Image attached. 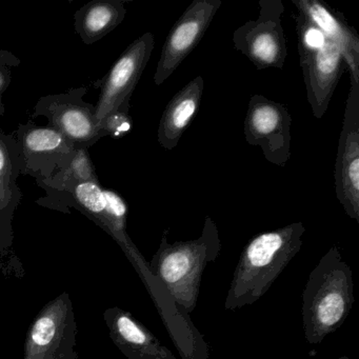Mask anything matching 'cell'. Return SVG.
Wrapping results in <instances>:
<instances>
[{"label": "cell", "instance_id": "cell-1", "mask_svg": "<svg viewBox=\"0 0 359 359\" xmlns=\"http://www.w3.org/2000/svg\"><path fill=\"white\" fill-rule=\"evenodd\" d=\"M304 232L298 222L250 239L233 274L224 309L238 310L259 300L302 249Z\"/></svg>", "mask_w": 359, "mask_h": 359}, {"label": "cell", "instance_id": "cell-2", "mask_svg": "<svg viewBox=\"0 0 359 359\" xmlns=\"http://www.w3.org/2000/svg\"><path fill=\"white\" fill-rule=\"evenodd\" d=\"M168 235L169 229H165L148 270L165 287L178 308L191 313L198 302L203 272L209 264L216 262L222 250L219 231L215 222L205 216L198 238L170 243Z\"/></svg>", "mask_w": 359, "mask_h": 359}, {"label": "cell", "instance_id": "cell-3", "mask_svg": "<svg viewBox=\"0 0 359 359\" xmlns=\"http://www.w3.org/2000/svg\"><path fill=\"white\" fill-rule=\"evenodd\" d=\"M354 281L348 262L337 245L319 260L302 292V325L310 344H318L337 331L352 311Z\"/></svg>", "mask_w": 359, "mask_h": 359}, {"label": "cell", "instance_id": "cell-4", "mask_svg": "<svg viewBox=\"0 0 359 359\" xmlns=\"http://www.w3.org/2000/svg\"><path fill=\"white\" fill-rule=\"evenodd\" d=\"M45 192L46 196L37 199V205L65 214H70L71 208L76 209L108 233L140 274H146L148 268L142 266L144 258L127 232V203L116 191L104 188L98 180L75 182L62 191Z\"/></svg>", "mask_w": 359, "mask_h": 359}, {"label": "cell", "instance_id": "cell-5", "mask_svg": "<svg viewBox=\"0 0 359 359\" xmlns=\"http://www.w3.org/2000/svg\"><path fill=\"white\" fill-rule=\"evenodd\" d=\"M76 318L68 292L48 302L27 333L24 359H77Z\"/></svg>", "mask_w": 359, "mask_h": 359}, {"label": "cell", "instance_id": "cell-6", "mask_svg": "<svg viewBox=\"0 0 359 359\" xmlns=\"http://www.w3.org/2000/svg\"><path fill=\"white\" fill-rule=\"evenodd\" d=\"M259 14L233 33V46L256 70H283L287 60V39L283 27L285 6L281 0H259Z\"/></svg>", "mask_w": 359, "mask_h": 359}, {"label": "cell", "instance_id": "cell-7", "mask_svg": "<svg viewBox=\"0 0 359 359\" xmlns=\"http://www.w3.org/2000/svg\"><path fill=\"white\" fill-rule=\"evenodd\" d=\"M86 87L39 98L33 117L43 116L76 149H90L104 137L95 118V106L83 100Z\"/></svg>", "mask_w": 359, "mask_h": 359}, {"label": "cell", "instance_id": "cell-8", "mask_svg": "<svg viewBox=\"0 0 359 359\" xmlns=\"http://www.w3.org/2000/svg\"><path fill=\"white\" fill-rule=\"evenodd\" d=\"M292 117L285 104L256 94L245 119V140L260 147L269 163L285 168L291 158Z\"/></svg>", "mask_w": 359, "mask_h": 359}, {"label": "cell", "instance_id": "cell-9", "mask_svg": "<svg viewBox=\"0 0 359 359\" xmlns=\"http://www.w3.org/2000/svg\"><path fill=\"white\" fill-rule=\"evenodd\" d=\"M334 182L344 211L359 224V83L352 81L338 140Z\"/></svg>", "mask_w": 359, "mask_h": 359}, {"label": "cell", "instance_id": "cell-10", "mask_svg": "<svg viewBox=\"0 0 359 359\" xmlns=\"http://www.w3.org/2000/svg\"><path fill=\"white\" fill-rule=\"evenodd\" d=\"M222 5V0H194L187 8L172 27L163 43L155 71V85H163L192 53Z\"/></svg>", "mask_w": 359, "mask_h": 359}, {"label": "cell", "instance_id": "cell-11", "mask_svg": "<svg viewBox=\"0 0 359 359\" xmlns=\"http://www.w3.org/2000/svg\"><path fill=\"white\" fill-rule=\"evenodd\" d=\"M154 45V35L144 33L123 51L102 79L100 98L95 104V118L100 127L107 115L130 104Z\"/></svg>", "mask_w": 359, "mask_h": 359}, {"label": "cell", "instance_id": "cell-12", "mask_svg": "<svg viewBox=\"0 0 359 359\" xmlns=\"http://www.w3.org/2000/svg\"><path fill=\"white\" fill-rule=\"evenodd\" d=\"M20 151L22 175L45 180L58 170L64 169L75 154L76 148L53 127H39L32 121L20 123L16 130Z\"/></svg>", "mask_w": 359, "mask_h": 359}, {"label": "cell", "instance_id": "cell-13", "mask_svg": "<svg viewBox=\"0 0 359 359\" xmlns=\"http://www.w3.org/2000/svg\"><path fill=\"white\" fill-rule=\"evenodd\" d=\"M306 98L315 118H323L329 108L346 64L339 48L327 39L318 51L300 56Z\"/></svg>", "mask_w": 359, "mask_h": 359}, {"label": "cell", "instance_id": "cell-14", "mask_svg": "<svg viewBox=\"0 0 359 359\" xmlns=\"http://www.w3.org/2000/svg\"><path fill=\"white\" fill-rule=\"evenodd\" d=\"M102 316L111 339L128 359H176L173 352L128 311L113 306Z\"/></svg>", "mask_w": 359, "mask_h": 359}, {"label": "cell", "instance_id": "cell-15", "mask_svg": "<svg viewBox=\"0 0 359 359\" xmlns=\"http://www.w3.org/2000/svg\"><path fill=\"white\" fill-rule=\"evenodd\" d=\"M297 11L306 15L330 41H333L350 71L351 81L359 83V36L340 12L320 0H292Z\"/></svg>", "mask_w": 359, "mask_h": 359}, {"label": "cell", "instance_id": "cell-16", "mask_svg": "<svg viewBox=\"0 0 359 359\" xmlns=\"http://www.w3.org/2000/svg\"><path fill=\"white\" fill-rule=\"evenodd\" d=\"M205 81L196 76L173 96L165 107L158 129L157 142L165 150L171 151L180 144L189 126L199 111L203 98Z\"/></svg>", "mask_w": 359, "mask_h": 359}, {"label": "cell", "instance_id": "cell-17", "mask_svg": "<svg viewBox=\"0 0 359 359\" xmlns=\"http://www.w3.org/2000/svg\"><path fill=\"white\" fill-rule=\"evenodd\" d=\"M126 15L125 0H92L75 13V31L83 43L93 45L116 29Z\"/></svg>", "mask_w": 359, "mask_h": 359}, {"label": "cell", "instance_id": "cell-18", "mask_svg": "<svg viewBox=\"0 0 359 359\" xmlns=\"http://www.w3.org/2000/svg\"><path fill=\"white\" fill-rule=\"evenodd\" d=\"M22 175L20 151L13 134H7L0 128V211L14 217L22 199L18 184Z\"/></svg>", "mask_w": 359, "mask_h": 359}, {"label": "cell", "instance_id": "cell-19", "mask_svg": "<svg viewBox=\"0 0 359 359\" xmlns=\"http://www.w3.org/2000/svg\"><path fill=\"white\" fill-rule=\"evenodd\" d=\"M98 180L89 149H76L70 163L45 180H35L43 191H62L75 182Z\"/></svg>", "mask_w": 359, "mask_h": 359}, {"label": "cell", "instance_id": "cell-20", "mask_svg": "<svg viewBox=\"0 0 359 359\" xmlns=\"http://www.w3.org/2000/svg\"><path fill=\"white\" fill-rule=\"evenodd\" d=\"M296 25L298 39V54L300 56L318 51L325 45L327 37L306 15L299 11L292 12Z\"/></svg>", "mask_w": 359, "mask_h": 359}, {"label": "cell", "instance_id": "cell-21", "mask_svg": "<svg viewBox=\"0 0 359 359\" xmlns=\"http://www.w3.org/2000/svg\"><path fill=\"white\" fill-rule=\"evenodd\" d=\"M131 106L125 104L113 111L110 114L104 117V121L100 123V132L102 136H111L112 138L123 137L127 135L133 127V121L130 115Z\"/></svg>", "mask_w": 359, "mask_h": 359}, {"label": "cell", "instance_id": "cell-22", "mask_svg": "<svg viewBox=\"0 0 359 359\" xmlns=\"http://www.w3.org/2000/svg\"><path fill=\"white\" fill-rule=\"evenodd\" d=\"M20 65V60L8 50H0V117L6 112L3 96L12 81V71Z\"/></svg>", "mask_w": 359, "mask_h": 359}, {"label": "cell", "instance_id": "cell-23", "mask_svg": "<svg viewBox=\"0 0 359 359\" xmlns=\"http://www.w3.org/2000/svg\"><path fill=\"white\" fill-rule=\"evenodd\" d=\"M13 217L0 211V255H5L13 245Z\"/></svg>", "mask_w": 359, "mask_h": 359}, {"label": "cell", "instance_id": "cell-24", "mask_svg": "<svg viewBox=\"0 0 359 359\" xmlns=\"http://www.w3.org/2000/svg\"><path fill=\"white\" fill-rule=\"evenodd\" d=\"M337 359H350V358H348V357H346V356H342V357H339V358H337Z\"/></svg>", "mask_w": 359, "mask_h": 359}]
</instances>
